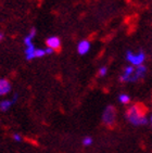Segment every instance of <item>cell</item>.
Returning a JSON list of instances; mask_svg holds the SVG:
<instances>
[{"instance_id": "1", "label": "cell", "mask_w": 152, "mask_h": 153, "mask_svg": "<svg viewBox=\"0 0 152 153\" xmlns=\"http://www.w3.org/2000/svg\"><path fill=\"white\" fill-rule=\"evenodd\" d=\"M126 118L130 124L135 126H141L148 124L146 110L141 104H133L126 111Z\"/></svg>"}, {"instance_id": "2", "label": "cell", "mask_w": 152, "mask_h": 153, "mask_svg": "<svg viewBox=\"0 0 152 153\" xmlns=\"http://www.w3.org/2000/svg\"><path fill=\"white\" fill-rule=\"evenodd\" d=\"M102 123L107 127H113L116 123V109L113 105H108L102 113Z\"/></svg>"}, {"instance_id": "3", "label": "cell", "mask_w": 152, "mask_h": 153, "mask_svg": "<svg viewBox=\"0 0 152 153\" xmlns=\"http://www.w3.org/2000/svg\"><path fill=\"white\" fill-rule=\"evenodd\" d=\"M126 59H127L128 62L132 63L133 66H140V65H142L145 60H146V54L143 52L134 54L132 51H128V52L126 53Z\"/></svg>"}, {"instance_id": "4", "label": "cell", "mask_w": 152, "mask_h": 153, "mask_svg": "<svg viewBox=\"0 0 152 153\" xmlns=\"http://www.w3.org/2000/svg\"><path fill=\"white\" fill-rule=\"evenodd\" d=\"M146 72H147V68L145 66V65L137 66V68H135V72H134V74H133V76L129 82H137V80H139L140 78H142V77L145 76Z\"/></svg>"}, {"instance_id": "5", "label": "cell", "mask_w": 152, "mask_h": 153, "mask_svg": "<svg viewBox=\"0 0 152 153\" xmlns=\"http://www.w3.org/2000/svg\"><path fill=\"white\" fill-rule=\"evenodd\" d=\"M11 90V84L8 79L1 78L0 79V96H6Z\"/></svg>"}, {"instance_id": "6", "label": "cell", "mask_w": 152, "mask_h": 153, "mask_svg": "<svg viewBox=\"0 0 152 153\" xmlns=\"http://www.w3.org/2000/svg\"><path fill=\"white\" fill-rule=\"evenodd\" d=\"M135 72V68L134 66H127V68L124 70L123 74H122V76L120 77V79L121 82H129L130 80V78H132L133 76V74H134Z\"/></svg>"}, {"instance_id": "7", "label": "cell", "mask_w": 152, "mask_h": 153, "mask_svg": "<svg viewBox=\"0 0 152 153\" xmlns=\"http://www.w3.org/2000/svg\"><path fill=\"white\" fill-rule=\"evenodd\" d=\"M46 44H47L48 48H51L53 50H56V49H59L60 46H61V42H60V39L58 37H50V38L47 39L46 41Z\"/></svg>"}, {"instance_id": "8", "label": "cell", "mask_w": 152, "mask_h": 153, "mask_svg": "<svg viewBox=\"0 0 152 153\" xmlns=\"http://www.w3.org/2000/svg\"><path fill=\"white\" fill-rule=\"evenodd\" d=\"M90 49V44L88 40H82L77 46V51L79 54H86Z\"/></svg>"}, {"instance_id": "9", "label": "cell", "mask_w": 152, "mask_h": 153, "mask_svg": "<svg viewBox=\"0 0 152 153\" xmlns=\"http://www.w3.org/2000/svg\"><path fill=\"white\" fill-rule=\"evenodd\" d=\"M13 101L12 100H2L0 102V111H2V112H7L8 110L10 109L13 104Z\"/></svg>"}, {"instance_id": "10", "label": "cell", "mask_w": 152, "mask_h": 153, "mask_svg": "<svg viewBox=\"0 0 152 153\" xmlns=\"http://www.w3.org/2000/svg\"><path fill=\"white\" fill-rule=\"evenodd\" d=\"M35 47H34V45H31L28 47L26 48V50H25V53H26V59L27 60H32L35 58Z\"/></svg>"}, {"instance_id": "11", "label": "cell", "mask_w": 152, "mask_h": 153, "mask_svg": "<svg viewBox=\"0 0 152 153\" xmlns=\"http://www.w3.org/2000/svg\"><path fill=\"white\" fill-rule=\"evenodd\" d=\"M118 101H120L122 104H128V103L130 102V97H129L128 94H120V97H118Z\"/></svg>"}, {"instance_id": "12", "label": "cell", "mask_w": 152, "mask_h": 153, "mask_svg": "<svg viewBox=\"0 0 152 153\" xmlns=\"http://www.w3.org/2000/svg\"><path fill=\"white\" fill-rule=\"evenodd\" d=\"M92 138L91 137H89V136H87V137H85V138L83 139V144L85 146V147H89V146H91L92 144Z\"/></svg>"}, {"instance_id": "13", "label": "cell", "mask_w": 152, "mask_h": 153, "mask_svg": "<svg viewBox=\"0 0 152 153\" xmlns=\"http://www.w3.org/2000/svg\"><path fill=\"white\" fill-rule=\"evenodd\" d=\"M46 54V51L41 50V49H36L35 50V58H41Z\"/></svg>"}, {"instance_id": "14", "label": "cell", "mask_w": 152, "mask_h": 153, "mask_svg": "<svg viewBox=\"0 0 152 153\" xmlns=\"http://www.w3.org/2000/svg\"><path fill=\"white\" fill-rule=\"evenodd\" d=\"M107 73H108V68H105V66H102V68L99 70V76H105L107 75Z\"/></svg>"}, {"instance_id": "15", "label": "cell", "mask_w": 152, "mask_h": 153, "mask_svg": "<svg viewBox=\"0 0 152 153\" xmlns=\"http://www.w3.org/2000/svg\"><path fill=\"white\" fill-rule=\"evenodd\" d=\"M32 36H27V37H25V38H24V44L26 45L27 47H28V46H31V45H33L32 44Z\"/></svg>"}, {"instance_id": "16", "label": "cell", "mask_w": 152, "mask_h": 153, "mask_svg": "<svg viewBox=\"0 0 152 153\" xmlns=\"http://www.w3.org/2000/svg\"><path fill=\"white\" fill-rule=\"evenodd\" d=\"M22 136L20 135V134H14V135H13V140H15V141L16 142H21L22 141Z\"/></svg>"}, {"instance_id": "17", "label": "cell", "mask_w": 152, "mask_h": 153, "mask_svg": "<svg viewBox=\"0 0 152 153\" xmlns=\"http://www.w3.org/2000/svg\"><path fill=\"white\" fill-rule=\"evenodd\" d=\"M45 51H46V53H47V54H51V53L53 52V49H51V48H47Z\"/></svg>"}, {"instance_id": "18", "label": "cell", "mask_w": 152, "mask_h": 153, "mask_svg": "<svg viewBox=\"0 0 152 153\" xmlns=\"http://www.w3.org/2000/svg\"><path fill=\"white\" fill-rule=\"evenodd\" d=\"M2 38H3V35L1 34V33H0V41L2 40Z\"/></svg>"}, {"instance_id": "19", "label": "cell", "mask_w": 152, "mask_h": 153, "mask_svg": "<svg viewBox=\"0 0 152 153\" xmlns=\"http://www.w3.org/2000/svg\"><path fill=\"white\" fill-rule=\"evenodd\" d=\"M150 125H151V126H152V115H151V116H150Z\"/></svg>"}]
</instances>
